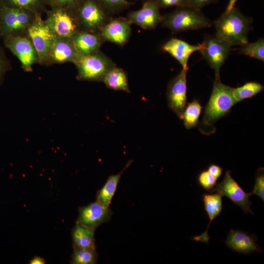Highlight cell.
<instances>
[{
    "instance_id": "1",
    "label": "cell",
    "mask_w": 264,
    "mask_h": 264,
    "mask_svg": "<svg viewBox=\"0 0 264 264\" xmlns=\"http://www.w3.org/2000/svg\"><path fill=\"white\" fill-rule=\"evenodd\" d=\"M234 88L223 84L220 78L215 79L210 99L204 109L198 129L204 134L216 131L214 124L225 116L237 103L233 95Z\"/></svg>"
},
{
    "instance_id": "2",
    "label": "cell",
    "mask_w": 264,
    "mask_h": 264,
    "mask_svg": "<svg viewBox=\"0 0 264 264\" xmlns=\"http://www.w3.org/2000/svg\"><path fill=\"white\" fill-rule=\"evenodd\" d=\"M251 21L235 6L225 11L214 22L215 37L231 46L242 45L248 42L247 34Z\"/></svg>"
},
{
    "instance_id": "3",
    "label": "cell",
    "mask_w": 264,
    "mask_h": 264,
    "mask_svg": "<svg viewBox=\"0 0 264 264\" xmlns=\"http://www.w3.org/2000/svg\"><path fill=\"white\" fill-rule=\"evenodd\" d=\"M163 27L174 33L209 27L212 22L201 12L191 7H177L163 16Z\"/></svg>"
},
{
    "instance_id": "4",
    "label": "cell",
    "mask_w": 264,
    "mask_h": 264,
    "mask_svg": "<svg viewBox=\"0 0 264 264\" xmlns=\"http://www.w3.org/2000/svg\"><path fill=\"white\" fill-rule=\"evenodd\" d=\"M73 63L76 67L79 80L103 82L115 63L100 50L91 54L80 55Z\"/></svg>"
},
{
    "instance_id": "5",
    "label": "cell",
    "mask_w": 264,
    "mask_h": 264,
    "mask_svg": "<svg viewBox=\"0 0 264 264\" xmlns=\"http://www.w3.org/2000/svg\"><path fill=\"white\" fill-rule=\"evenodd\" d=\"M37 15H39L0 3V37L26 35L28 27Z\"/></svg>"
},
{
    "instance_id": "6",
    "label": "cell",
    "mask_w": 264,
    "mask_h": 264,
    "mask_svg": "<svg viewBox=\"0 0 264 264\" xmlns=\"http://www.w3.org/2000/svg\"><path fill=\"white\" fill-rule=\"evenodd\" d=\"M46 14L45 22L56 37L72 38L82 30L74 9L53 7Z\"/></svg>"
},
{
    "instance_id": "7",
    "label": "cell",
    "mask_w": 264,
    "mask_h": 264,
    "mask_svg": "<svg viewBox=\"0 0 264 264\" xmlns=\"http://www.w3.org/2000/svg\"><path fill=\"white\" fill-rule=\"evenodd\" d=\"M74 10L82 30L98 33L107 23L108 14L96 0H81Z\"/></svg>"
},
{
    "instance_id": "8",
    "label": "cell",
    "mask_w": 264,
    "mask_h": 264,
    "mask_svg": "<svg viewBox=\"0 0 264 264\" xmlns=\"http://www.w3.org/2000/svg\"><path fill=\"white\" fill-rule=\"evenodd\" d=\"M26 36L32 42L38 56L39 64L44 65L48 54L55 38L43 20L41 15H37L28 27Z\"/></svg>"
},
{
    "instance_id": "9",
    "label": "cell",
    "mask_w": 264,
    "mask_h": 264,
    "mask_svg": "<svg viewBox=\"0 0 264 264\" xmlns=\"http://www.w3.org/2000/svg\"><path fill=\"white\" fill-rule=\"evenodd\" d=\"M2 39L5 46L19 59L25 71H32V66L39 64L37 52L26 35L9 36Z\"/></svg>"
},
{
    "instance_id": "10",
    "label": "cell",
    "mask_w": 264,
    "mask_h": 264,
    "mask_svg": "<svg viewBox=\"0 0 264 264\" xmlns=\"http://www.w3.org/2000/svg\"><path fill=\"white\" fill-rule=\"evenodd\" d=\"M199 50L202 57L215 72V79L220 77V69L229 55L231 46L216 37L207 36Z\"/></svg>"
},
{
    "instance_id": "11",
    "label": "cell",
    "mask_w": 264,
    "mask_h": 264,
    "mask_svg": "<svg viewBox=\"0 0 264 264\" xmlns=\"http://www.w3.org/2000/svg\"><path fill=\"white\" fill-rule=\"evenodd\" d=\"M221 197H226L234 203L240 207L245 213H249L253 215L250 209L252 202L249 197L250 193H246L239 185L231 176V171H226L222 180L217 184L214 192Z\"/></svg>"
},
{
    "instance_id": "12",
    "label": "cell",
    "mask_w": 264,
    "mask_h": 264,
    "mask_svg": "<svg viewBox=\"0 0 264 264\" xmlns=\"http://www.w3.org/2000/svg\"><path fill=\"white\" fill-rule=\"evenodd\" d=\"M187 69H182L170 81L167 89L169 108L181 119L186 106Z\"/></svg>"
},
{
    "instance_id": "13",
    "label": "cell",
    "mask_w": 264,
    "mask_h": 264,
    "mask_svg": "<svg viewBox=\"0 0 264 264\" xmlns=\"http://www.w3.org/2000/svg\"><path fill=\"white\" fill-rule=\"evenodd\" d=\"M156 0H146L142 7L130 12L127 19L131 24H135L144 29H151L161 23L163 16Z\"/></svg>"
},
{
    "instance_id": "14",
    "label": "cell",
    "mask_w": 264,
    "mask_h": 264,
    "mask_svg": "<svg viewBox=\"0 0 264 264\" xmlns=\"http://www.w3.org/2000/svg\"><path fill=\"white\" fill-rule=\"evenodd\" d=\"M79 56L72 38L56 36L44 65L73 63Z\"/></svg>"
},
{
    "instance_id": "15",
    "label": "cell",
    "mask_w": 264,
    "mask_h": 264,
    "mask_svg": "<svg viewBox=\"0 0 264 264\" xmlns=\"http://www.w3.org/2000/svg\"><path fill=\"white\" fill-rule=\"evenodd\" d=\"M112 215L109 207L96 200L79 209L76 222L95 230L101 224L108 221Z\"/></svg>"
},
{
    "instance_id": "16",
    "label": "cell",
    "mask_w": 264,
    "mask_h": 264,
    "mask_svg": "<svg viewBox=\"0 0 264 264\" xmlns=\"http://www.w3.org/2000/svg\"><path fill=\"white\" fill-rule=\"evenodd\" d=\"M131 25L127 18H116L105 24L98 33L104 41L123 45L128 42L131 35Z\"/></svg>"
},
{
    "instance_id": "17",
    "label": "cell",
    "mask_w": 264,
    "mask_h": 264,
    "mask_svg": "<svg viewBox=\"0 0 264 264\" xmlns=\"http://www.w3.org/2000/svg\"><path fill=\"white\" fill-rule=\"evenodd\" d=\"M257 237L247 232L231 229L229 231L225 242L227 247L232 250L244 255L256 252L263 253V250L257 243Z\"/></svg>"
},
{
    "instance_id": "18",
    "label": "cell",
    "mask_w": 264,
    "mask_h": 264,
    "mask_svg": "<svg viewBox=\"0 0 264 264\" xmlns=\"http://www.w3.org/2000/svg\"><path fill=\"white\" fill-rule=\"evenodd\" d=\"M201 47V44L193 45L180 39L172 38L161 46V50L174 57L181 65L182 69L188 70L187 63L189 57Z\"/></svg>"
},
{
    "instance_id": "19",
    "label": "cell",
    "mask_w": 264,
    "mask_h": 264,
    "mask_svg": "<svg viewBox=\"0 0 264 264\" xmlns=\"http://www.w3.org/2000/svg\"><path fill=\"white\" fill-rule=\"evenodd\" d=\"M75 47L80 55L93 54L100 50L104 40L99 33L81 30L72 38Z\"/></svg>"
},
{
    "instance_id": "20",
    "label": "cell",
    "mask_w": 264,
    "mask_h": 264,
    "mask_svg": "<svg viewBox=\"0 0 264 264\" xmlns=\"http://www.w3.org/2000/svg\"><path fill=\"white\" fill-rule=\"evenodd\" d=\"M202 201L205 210L209 219V222L206 231L200 235L193 237L192 240L208 243L210 238L208 234V228L211 222L221 213L222 208V197L218 193L202 195Z\"/></svg>"
},
{
    "instance_id": "21",
    "label": "cell",
    "mask_w": 264,
    "mask_h": 264,
    "mask_svg": "<svg viewBox=\"0 0 264 264\" xmlns=\"http://www.w3.org/2000/svg\"><path fill=\"white\" fill-rule=\"evenodd\" d=\"M129 161L119 173L110 176L103 187L98 191L96 200L104 206L109 207L111 201L116 191L120 179L123 173L132 164Z\"/></svg>"
},
{
    "instance_id": "22",
    "label": "cell",
    "mask_w": 264,
    "mask_h": 264,
    "mask_svg": "<svg viewBox=\"0 0 264 264\" xmlns=\"http://www.w3.org/2000/svg\"><path fill=\"white\" fill-rule=\"evenodd\" d=\"M95 229L77 223L72 231L73 248L95 249Z\"/></svg>"
},
{
    "instance_id": "23",
    "label": "cell",
    "mask_w": 264,
    "mask_h": 264,
    "mask_svg": "<svg viewBox=\"0 0 264 264\" xmlns=\"http://www.w3.org/2000/svg\"><path fill=\"white\" fill-rule=\"evenodd\" d=\"M103 82L108 88L130 92L126 72L116 66L109 71Z\"/></svg>"
},
{
    "instance_id": "24",
    "label": "cell",
    "mask_w": 264,
    "mask_h": 264,
    "mask_svg": "<svg viewBox=\"0 0 264 264\" xmlns=\"http://www.w3.org/2000/svg\"><path fill=\"white\" fill-rule=\"evenodd\" d=\"M5 6L30 11L36 15H42L47 12L43 0H0Z\"/></svg>"
},
{
    "instance_id": "25",
    "label": "cell",
    "mask_w": 264,
    "mask_h": 264,
    "mask_svg": "<svg viewBox=\"0 0 264 264\" xmlns=\"http://www.w3.org/2000/svg\"><path fill=\"white\" fill-rule=\"evenodd\" d=\"M202 109L200 103L197 99L187 103L181 119L187 129H192L197 126Z\"/></svg>"
},
{
    "instance_id": "26",
    "label": "cell",
    "mask_w": 264,
    "mask_h": 264,
    "mask_svg": "<svg viewBox=\"0 0 264 264\" xmlns=\"http://www.w3.org/2000/svg\"><path fill=\"white\" fill-rule=\"evenodd\" d=\"M264 89V86L257 82H248L242 86L234 88L233 95L238 103L245 99L250 98Z\"/></svg>"
},
{
    "instance_id": "27",
    "label": "cell",
    "mask_w": 264,
    "mask_h": 264,
    "mask_svg": "<svg viewBox=\"0 0 264 264\" xmlns=\"http://www.w3.org/2000/svg\"><path fill=\"white\" fill-rule=\"evenodd\" d=\"M71 263L73 264H94L98 259L96 249L73 248Z\"/></svg>"
},
{
    "instance_id": "28",
    "label": "cell",
    "mask_w": 264,
    "mask_h": 264,
    "mask_svg": "<svg viewBox=\"0 0 264 264\" xmlns=\"http://www.w3.org/2000/svg\"><path fill=\"white\" fill-rule=\"evenodd\" d=\"M239 52L250 57L264 61V40L260 38L254 43H246L241 45Z\"/></svg>"
},
{
    "instance_id": "29",
    "label": "cell",
    "mask_w": 264,
    "mask_h": 264,
    "mask_svg": "<svg viewBox=\"0 0 264 264\" xmlns=\"http://www.w3.org/2000/svg\"><path fill=\"white\" fill-rule=\"evenodd\" d=\"M108 14H114L129 7L132 3L127 0H96Z\"/></svg>"
},
{
    "instance_id": "30",
    "label": "cell",
    "mask_w": 264,
    "mask_h": 264,
    "mask_svg": "<svg viewBox=\"0 0 264 264\" xmlns=\"http://www.w3.org/2000/svg\"><path fill=\"white\" fill-rule=\"evenodd\" d=\"M217 180L218 179L211 175L207 170L201 172L197 178L200 186L209 192H214Z\"/></svg>"
},
{
    "instance_id": "31",
    "label": "cell",
    "mask_w": 264,
    "mask_h": 264,
    "mask_svg": "<svg viewBox=\"0 0 264 264\" xmlns=\"http://www.w3.org/2000/svg\"><path fill=\"white\" fill-rule=\"evenodd\" d=\"M264 168L258 169L255 174V181L251 195H256L264 201Z\"/></svg>"
},
{
    "instance_id": "32",
    "label": "cell",
    "mask_w": 264,
    "mask_h": 264,
    "mask_svg": "<svg viewBox=\"0 0 264 264\" xmlns=\"http://www.w3.org/2000/svg\"><path fill=\"white\" fill-rule=\"evenodd\" d=\"M81 0H43L45 4L53 7L74 9Z\"/></svg>"
},
{
    "instance_id": "33",
    "label": "cell",
    "mask_w": 264,
    "mask_h": 264,
    "mask_svg": "<svg viewBox=\"0 0 264 264\" xmlns=\"http://www.w3.org/2000/svg\"><path fill=\"white\" fill-rule=\"evenodd\" d=\"M160 8L190 7L188 0H156Z\"/></svg>"
},
{
    "instance_id": "34",
    "label": "cell",
    "mask_w": 264,
    "mask_h": 264,
    "mask_svg": "<svg viewBox=\"0 0 264 264\" xmlns=\"http://www.w3.org/2000/svg\"><path fill=\"white\" fill-rule=\"evenodd\" d=\"M10 68V64L5 54L0 45V85L6 72Z\"/></svg>"
},
{
    "instance_id": "35",
    "label": "cell",
    "mask_w": 264,
    "mask_h": 264,
    "mask_svg": "<svg viewBox=\"0 0 264 264\" xmlns=\"http://www.w3.org/2000/svg\"><path fill=\"white\" fill-rule=\"evenodd\" d=\"M218 0H188L190 7L201 10L206 5L216 2Z\"/></svg>"
},
{
    "instance_id": "36",
    "label": "cell",
    "mask_w": 264,
    "mask_h": 264,
    "mask_svg": "<svg viewBox=\"0 0 264 264\" xmlns=\"http://www.w3.org/2000/svg\"><path fill=\"white\" fill-rule=\"evenodd\" d=\"M207 171L213 176L218 179L222 173V168L215 164H211L207 169Z\"/></svg>"
},
{
    "instance_id": "37",
    "label": "cell",
    "mask_w": 264,
    "mask_h": 264,
    "mask_svg": "<svg viewBox=\"0 0 264 264\" xmlns=\"http://www.w3.org/2000/svg\"><path fill=\"white\" fill-rule=\"evenodd\" d=\"M45 263V262L43 258L39 256L34 257L30 261V264H44Z\"/></svg>"
},
{
    "instance_id": "38",
    "label": "cell",
    "mask_w": 264,
    "mask_h": 264,
    "mask_svg": "<svg viewBox=\"0 0 264 264\" xmlns=\"http://www.w3.org/2000/svg\"><path fill=\"white\" fill-rule=\"evenodd\" d=\"M238 0H228V3L227 5L225 11H229L235 6V4Z\"/></svg>"
}]
</instances>
